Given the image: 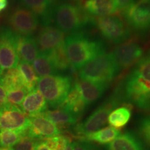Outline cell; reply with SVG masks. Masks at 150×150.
Here are the masks:
<instances>
[{
	"label": "cell",
	"instance_id": "obj_1",
	"mask_svg": "<svg viewBox=\"0 0 150 150\" xmlns=\"http://www.w3.org/2000/svg\"><path fill=\"white\" fill-rule=\"evenodd\" d=\"M122 88L125 100L140 110H150V52L135 64Z\"/></svg>",
	"mask_w": 150,
	"mask_h": 150
},
{
	"label": "cell",
	"instance_id": "obj_2",
	"mask_svg": "<svg viewBox=\"0 0 150 150\" xmlns=\"http://www.w3.org/2000/svg\"><path fill=\"white\" fill-rule=\"evenodd\" d=\"M64 46L71 66L76 70H79L88 62L106 53L102 40L92 38L81 31L65 37Z\"/></svg>",
	"mask_w": 150,
	"mask_h": 150
},
{
	"label": "cell",
	"instance_id": "obj_3",
	"mask_svg": "<svg viewBox=\"0 0 150 150\" xmlns=\"http://www.w3.org/2000/svg\"><path fill=\"white\" fill-rule=\"evenodd\" d=\"M120 73L111 53H104L97 56L79 70L81 80L109 85Z\"/></svg>",
	"mask_w": 150,
	"mask_h": 150
},
{
	"label": "cell",
	"instance_id": "obj_4",
	"mask_svg": "<svg viewBox=\"0 0 150 150\" xmlns=\"http://www.w3.org/2000/svg\"><path fill=\"white\" fill-rule=\"evenodd\" d=\"M51 19L62 32L70 34L79 31L90 20L88 15L70 3H60L52 7Z\"/></svg>",
	"mask_w": 150,
	"mask_h": 150
},
{
	"label": "cell",
	"instance_id": "obj_5",
	"mask_svg": "<svg viewBox=\"0 0 150 150\" xmlns=\"http://www.w3.org/2000/svg\"><path fill=\"white\" fill-rule=\"evenodd\" d=\"M72 85L70 76L52 74L38 78L37 89L50 106L56 108L64 103Z\"/></svg>",
	"mask_w": 150,
	"mask_h": 150
},
{
	"label": "cell",
	"instance_id": "obj_6",
	"mask_svg": "<svg viewBox=\"0 0 150 150\" xmlns=\"http://www.w3.org/2000/svg\"><path fill=\"white\" fill-rule=\"evenodd\" d=\"M95 22L102 36L114 44H122L130 36L131 31L128 26L117 15L98 17Z\"/></svg>",
	"mask_w": 150,
	"mask_h": 150
},
{
	"label": "cell",
	"instance_id": "obj_7",
	"mask_svg": "<svg viewBox=\"0 0 150 150\" xmlns=\"http://www.w3.org/2000/svg\"><path fill=\"white\" fill-rule=\"evenodd\" d=\"M119 104L117 98L106 101L104 104L97 108L83 122L79 124L74 127V133L81 138L99 130L108 122L109 114Z\"/></svg>",
	"mask_w": 150,
	"mask_h": 150
},
{
	"label": "cell",
	"instance_id": "obj_8",
	"mask_svg": "<svg viewBox=\"0 0 150 150\" xmlns=\"http://www.w3.org/2000/svg\"><path fill=\"white\" fill-rule=\"evenodd\" d=\"M123 16L137 32L145 33L150 31V0H134L124 9Z\"/></svg>",
	"mask_w": 150,
	"mask_h": 150
},
{
	"label": "cell",
	"instance_id": "obj_9",
	"mask_svg": "<svg viewBox=\"0 0 150 150\" xmlns=\"http://www.w3.org/2000/svg\"><path fill=\"white\" fill-rule=\"evenodd\" d=\"M19 34L8 28L0 29V70L1 72L18 66L20 58L17 52Z\"/></svg>",
	"mask_w": 150,
	"mask_h": 150
},
{
	"label": "cell",
	"instance_id": "obj_10",
	"mask_svg": "<svg viewBox=\"0 0 150 150\" xmlns=\"http://www.w3.org/2000/svg\"><path fill=\"white\" fill-rule=\"evenodd\" d=\"M29 117L16 105L8 103L0 107V129L27 134L29 127Z\"/></svg>",
	"mask_w": 150,
	"mask_h": 150
},
{
	"label": "cell",
	"instance_id": "obj_11",
	"mask_svg": "<svg viewBox=\"0 0 150 150\" xmlns=\"http://www.w3.org/2000/svg\"><path fill=\"white\" fill-rule=\"evenodd\" d=\"M120 72L128 69L141 59L143 50L139 43L131 40L123 42L111 52Z\"/></svg>",
	"mask_w": 150,
	"mask_h": 150
},
{
	"label": "cell",
	"instance_id": "obj_12",
	"mask_svg": "<svg viewBox=\"0 0 150 150\" xmlns=\"http://www.w3.org/2000/svg\"><path fill=\"white\" fill-rule=\"evenodd\" d=\"M9 23L15 32L20 35H31L39 25L38 16L24 7H18L13 11Z\"/></svg>",
	"mask_w": 150,
	"mask_h": 150
},
{
	"label": "cell",
	"instance_id": "obj_13",
	"mask_svg": "<svg viewBox=\"0 0 150 150\" xmlns=\"http://www.w3.org/2000/svg\"><path fill=\"white\" fill-rule=\"evenodd\" d=\"M29 120L30 125L27 134L35 139L45 140L61 134L58 127L42 113L29 116Z\"/></svg>",
	"mask_w": 150,
	"mask_h": 150
},
{
	"label": "cell",
	"instance_id": "obj_14",
	"mask_svg": "<svg viewBox=\"0 0 150 150\" xmlns=\"http://www.w3.org/2000/svg\"><path fill=\"white\" fill-rule=\"evenodd\" d=\"M65 35L56 27L45 24L38 35L36 42L40 52H47L64 42Z\"/></svg>",
	"mask_w": 150,
	"mask_h": 150
},
{
	"label": "cell",
	"instance_id": "obj_15",
	"mask_svg": "<svg viewBox=\"0 0 150 150\" xmlns=\"http://www.w3.org/2000/svg\"><path fill=\"white\" fill-rule=\"evenodd\" d=\"M21 108L29 117L36 115L47 111V102L38 90L34 89L24 97Z\"/></svg>",
	"mask_w": 150,
	"mask_h": 150
},
{
	"label": "cell",
	"instance_id": "obj_16",
	"mask_svg": "<svg viewBox=\"0 0 150 150\" xmlns=\"http://www.w3.org/2000/svg\"><path fill=\"white\" fill-rule=\"evenodd\" d=\"M81 94L86 106L93 104L100 98L108 86L94 83L88 81L79 79L74 81Z\"/></svg>",
	"mask_w": 150,
	"mask_h": 150
},
{
	"label": "cell",
	"instance_id": "obj_17",
	"mask_svg": "<svg viewBox=\"0 0 150 150\" xmlns=\"http://www.w3.org/2000/svg\"><path fill=\"white\" fill-rule=\"evenodd\" d=\"M81 5L82 10L88 16H110L117 11L112 0H83Z\"/></svg>",
	"mask_w": 150,
	"mask_h": 150
},
{
	"label": "cell",
	"instance_id": "obj_18",
	"mask_svg": "<svg viewBox=\"0 0 150 150\" xmlns=\"http://www.w3.org/2000/svg\"><path fill=\"white\" fill-rule=\"evenodd\" d=\"M17 52L20 59L28 63H32L40 53L36 40L31 35H19Z\"/></svg>",
	"mask_w": 150,
	"mask_h": 150
},
{
	"label": "cell",
	"instance_id": "obj_19",
	"mask_svg": "<svg viewBox=\"0 0 150 150\" xmlns=\"http://www.w3.org/2000/svg\"><path fill=\"white\" fill-rule=\"evenodd\" d=\"M106 150H146L138 137L133 133H124L106 146Z\"/></svg>",
	"mask_w": 150,
	"mask_h": 150
},
{
	"label": "cell",
	"instance_id": "obj_20",
	"mask_svg": "<svg viewBox=\"0 0 150 150\" xmlns=\"http://www.w3.org/2000/svg\"><path fill=\"white\" fill-rule=\"evenodd\" d=\"M86 106H87L82 98L81 94L74 82L67 95L66 99L60 107L68 110L79 117V116L83 113Z\"/></svg>",
	"mask_w": 150,
	"mask_h": 150
},
{
	"label": "cell",
	"instance_id": "obj_21",
	"mask_svg": "<svg viewBox=\"0 0 150 150\" xmlns=\"http://www.w3.org/2000/svg\"><path fill=\"white\" fill-rule=\"evenodd\" d=\"M42 114L54 125L59 127L74 125L78 120L76 115L63 108L54 110H47Z\"/></svg>",
	"mask_w": 150,
	"mask_h": 150
},
{
	"label": "cell",
	"instance_id": "obj_22",
	"mask_svg": "<svg viewBox=\"0 0 150 150\" xmlns=\"http://www.w3.org/2000/svg\"><path fill=\"white\" fill-rule=\"evenodd\" d=\"M120 134V131L119 129L113 128L112 127H108L86 135L82 137L81 140L104 145V144L110 143Z\"/></svg>",
	"mask_w": 150,
	"mask_h": 150
},
{
	"label": "cell",
	"instance_id": "obj_23",
	"mask_svg": "<svg viewBox=\"0 0 150 150\" xmlns=\"http://www.w3.org/2000/svg\"><path fill=\"white\" fill-rule=\"evenodd\" d=\"M45 53L47 54L52 64L57 71H67L72 67L65 52L64 42Z\"/></svg>",
	"mask_w": 150,
	"mask_h": 150
},
{
	"label": "cell",
	"instance_id": "obj_24",
	"mask_svg": "<svg viewBox=\"0 0 150 150\" xmlns=\"http://www.w3.org/2000/svg\"><path fill=\"white\" fill-rule=\"evenodd\" d=\"M20 3L24 8L40 16L45 24H48L49 20L51 19L52 7L46 0H20Z\"/></svg>",
	"mask_w": 150,
	"mask_h": 150
},
{
	"label": "cell",
	"instance_id": "obj_25",
	"mask_svg": "<svg viewBox=\"0 0 150 150\" xmlns=\"http://www.w3.org/2000/svg\"><path fill=\"white\" fill-rule=\"evenodd\" d=\"M33 68L37 76L40 77L55 74L57 70L52 64L47 54L45 52H40L33 62Z\"/></svg>",
	"mask_w": 150,
	"mask_h": 150
},
{
	"label": "cell",
	"instance_id": "obj_26",
	"mask_svg": "<svg viewBox=\"0 0 150 150\" xmlns=\"http://www.w3.org/2000/svg\"><path fill=\"white\" fill-rule=\"evenodd\" d=\"M131 117V109L127 106L118 107L109 114L108 122L112 127L115 129H121L126 126Z\"/></svg>",
	"mask_w": 150,
	"mask_h": 150
},
{
	"label": "cell",
	"instance_id": "obj_27",
	"mask_svg": "<svg viewBox=\"0 0 150 150\" xmlns=\"http://www.w3.org/2000/svg\"><path fill=\"white\" fill-rule=\"evenodd\" d=\"M18 70L22 79L24 88L27 92H31L35 89L38 77L35 74L33 67L29 63L21 61L18 64Z\"/></svg>",
	"mask_w": 150,
	"mask_h": 150
},
{
	"label": "cell",
	"instance_id": "obj_28",
	"mask_svg": "<svg viewBox=\"0 0 150 150\" xmlns=\"http://www.w3.org/2000/svg\"><path fill=\"white\" fill-rule=\"evenodd\" d=\"M0 84L4 87L6 91L14 88H24L21 74L17 67L1 72L0 74Z\"/></svg>",
	"mask_w": 150,
	"mask_h": 150
},
{
	"label": "cell",
	"instance_id": "obj_29",
	"mask_svg": "<svg viewBox=\"0 0 150 150\" xmlns=\"http://www.w3.org/2000/svg\"><path fill=\"white\" fill-rule=\"evenodd\" d=\"M27 134H22L16 131H0V146L4 147H13L20 141L22 136Z\"/></svg>",
	"mask_w": 150,
	"mask_h": 150
},
{
	"label": "cell",
	"instance_id": "obj_30",
	"mask_svg": "<svg viewBox=\"0 0 150 150\" xmlns=\"http://www.w3.org/2000/svg\"><path fill=\"white\" fill-rule=\"evenodd\" d=\"M27 91L23 87L14 88L6 90L8 103L12 105H21L23 102Z\"/></svg>",
	"mask_w": 150,
	"mask_h": 150
},
{
	"label": "cell",
	"instance_id": "obj_31",
	"mask_svg": "<svg viewBox=\"0 0 150 150\" xmlns=\"http://www.w3.org/2000/svg\"><path fill=\"white\" fill-rule=\"evenodd\" d=\"M138 131L140 136L150 147V115H145L139 120Z\"/></svg>",
	"mask_w": 150,
	"mask_h": 150
},
{
	"label": "cell",
	"instance_id": "obj_32",
	"mask_svg": "<svg viewBox=\"0 0 150 150\" xmlns=\"http://www.w3.org/2000/svg\"><path fill=\"white\" fill-rule=\"evenodd\" d=\"M37 139L25 134L18 143L14 146L13 150H35L37 145Z\"/></svg>",
	"mask_w": 150,
	"mask_h": 150
},
{
	"label": "cell",
	"instance_id": "obj_33",
	"mask_svg": "<svg viewBox=\"0 0 150 150\" xmlns=\"http://www.w3.org/2000/svg\"><path fill=\"white\" fill-rule=\"evenodd\" d=\"M73 150H96L91 144L86 142H74Z\"/></svg>",
	"mask_w": 150,
	"mask_h": 150
},
{
	"label": "cell",
	"instance_id": "obj_34",
	"mask_svg": "<svg viewBox=\"0 0 150 150\" xmlns=\"http://www.w3.org/2000/svg\"><path fill=\"white\" fill-rule=\"evenodd\" d=\"M112 2L117 7V10L126 8L131 3L134 2V0H112Z\"/></svg>",
	"mask_w": 150,
	"mask_h": 150
},
{
	"label": "cell",
	"instance_id": "obj_35",
	"mask_svg": "<svg viewBox=\"0 0 150 150\" xmlns=\"http://www.w3.org/2000/svg\"><path fill=\"white\" fill-rule=\"evenodd\" d=\"M7 104H8V100H7L6 91L4 86L0 84V107H2Z\"/></svg>",
	"mask_w": 150,
	"mask_h": 150
},
{
	"label": "cell",
	"instance_id": "obj_36",
	"mask_svg": "<svg viewBox=\"0 0 150 150\" xmlns=\"http://www.w3.org/2000/svg\"><path fill=\"white\" fill-rule=\"evenodd\" d=\"M35 150H52L50 146L45 140H42V141L38 142Z\"/></svg>",
	"mask_w": 150,
	"mask_h": 150
},
{
	"label": "cell",
	"instance_id": "obj_37",
	"mask_svg": "<svg viewBox=\"0 0 150 150\" xmlns=\"http://www.w3.org/2000/svg\"><path fill=\"white\" fill-rule=\"evenodd\" d=\"M8 5V0H0V13L7 8Z\"/></svg>",
	"mask_w": 150,
	"mask_h": 150
},
{
	"label": "cell",
	"instance_id": "obj_38",
	"mask_svg": "<svg viewBox=\"0 0 150 150\" xmlns=\"http://www.w3.org/2000/svg\"><path fill=\"white\" fill-rule=\"evenodd\" d=\"M46 1H47L48 4L52 7V5H54V4H55L57 3L58 1H59L60 0H46Z\"/></svg>",
	"mask_w": 150,
	"mask_h": 150
},
{
	"label": "cell",
	"instance_id": "obj_39",
	"mask_svg": "<svg viewBox=\"0 0 150 150\" xmlns=\"http://www.w3.org/2000/svg\"><path fill=\"white\" fill-rule=\"evenodd\" d=\"M73 149H74V144H73V142H72V143L69 144V145L63 150H73Z\"/></svg>",
	"mask_w": 150,
	"mask_h": 150
},
{
	"label": "cell",
	"instance_id": "obj_40",
	"mask_svg": "<svg viewBox=\"0 0 150 150\" xmlns=\"http://www.w3.org/2000/svg\"><path fill=\"white\" fill-rule=\"evenodd\" d=\"M0 150H13L12 148L10 147H0Z\"/></svg>",
	"mask_w": 150,
	"mask_h": 150
},
{
	"label": "cell",
	"instance_id": "obj_41",
	"mask_svg": "<svg viewBox=\"0 0 150 150\" xmlns=\"http://www.w3.org/2000/svg\"><path fill=\"white\" fill-rule=\"evenodd\" d=\"M1 72H1V70H0V74H1Z\"/></svg>",
	"mask_w": 150,
	"mask_h": 150
},
{
	"label": "cell",
	"instance_id": "obj_42",
	"mask_svg": "<svg viewBox=\"0 0 150 150\" xmlns=\"http://www.w3.org/2000/svg\"><path fill=\"white\" fill-rule=\"evenodd\" d=\"M75 1H76V0H75Z\"/></svg>",
	"mask_w": 150,
	"mask_h": 150
}]
</instances>
